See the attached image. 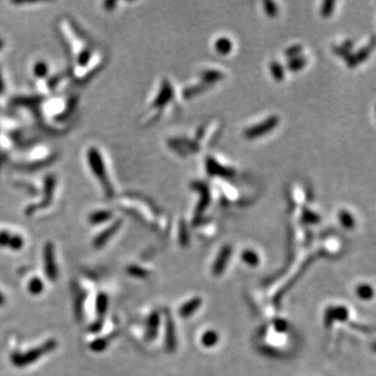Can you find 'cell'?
<instances>
[{"instance_id": "cell-4", "label": "cell", "mask_w": 376, "mask_h": 376, "mask_svg": "<svg viewBox=\"0 0 376 376\" xmlns=\"http://www.w3.org/2000/svg\"><path fill=\"white\" fill-rule=\"evenodd\" d=\"M278 123V117L277 116H272L271 118H268L261 122L260 124L255 125L253 128H250L246 131L245 135L248 138H255L258 136L263 135L264 133L271 131L274 127H276V124Z\"/></svg>"}, {"instance_id": "cell-20", "label": "cell", "mask_w": 376, "mask_h": 376, "mask_svg": "<svg viewBox=\"0 0 376 376\" xmlns=\"http://www.w3.org/2000/svg\"><path fill=\"white\" fill-rule=\"evenodd\" d=\"M32 71H33L35 77H37L38 79H43L48 74V66L45 62L39 61L35 64Z\"/></svg>"}, {"instance_id": "cell-15", "label": "cell", "mask_w": 376, "mask_h": 376, "mask_svg": "<svg viewBox=\"0 0 376 376\" xmlns=\"http://www.w3.org/2000/svg\"><path fill=\"white\" fill-rule=\"evenodd\" d=\"M108 309V297L105 294H99L96 299V312L98 315V321L102 322V317L107 313Z\"/></svg>"}, {"instance_id": "cell-2", "label": "cell", "mask_w": 376, "mask_h": 376, "mask_svg": "<svg viewBox=\"0 0 376 376\" xmlns=\"http://www.w3.org/2000/svg\"><path fill=\"white\" fill-rule=\"evenodd\" d=\"M58 346L56 339H48L43 345H40L33 349L28 350L23 353H14L12 355V363L15 367L22 368L28 366L35 362H37L40 357L46 355L47 353L55 350Z\"/></svg>"}, {"instance_id": "cell-18", "label": "cell", "mask_w": 376, "mask_h": 376, "mask_svg": "<svg viewBox=\"0 0 376 376\" xmlns=\"http://www.w3.org/2000/svg\"><path fill=\"white\" fill-rule=\"evenodd\" d=\"M338 221H339V223L343 225V227H345L346 229H353L354 226H355V221H354L353 217L346 210L339 211Z\"/></svg>"}, {"instance_id": "cell-21", "label": "cell", "mask_w": 376, "mask_h": 376, "mask_svg": "<svg viewBox=\"0 0 376 376\" xmlns=\"http://www.w3.org/2000/svg\"><path fill=\"white\" fill-rule=\"evenodd\" d=\"M44 285L43 282L39 278H33L28 283V291L32 295H39L43 292Z\"/></svg>"}, {"instance_id": "cell-28", "label": "cell", "mask_w": 376, "mask_h": 376, "mask_svg": "<svg viewBox=\"0 0 376 376\" xmlns=\"http://www.w3.org/2000/svg\"><path fill=\"white\" fill-rule=\"evenodd\" d=\"M275 329H277L278 331H285L286 329H288V323H286V321L284 320H276L275 322Z\"/></svg>"}, {"instance_id": "cell-23", "label": "cell", "mask_w": 376, "mask_h": 376, "mask_svg": "<svg viewBox=\"0 0 376 376\" xmlns=\"http://www.w3.org/2000/svg\"><path fill=\"white\" fill-rule=\"evenodd\" d=\"M90 58H91V51H90V49L85 48L84 50H82V51L79 53L78 57H77L78 65L81 66V67L86 66V65L88 64L89 60H90Z\"/></svg>"}, {"instance_id": "cell-10", "label": "cell", "mask_w": 376, "mask_h": 376, "mask_svg": "<svg viewBox=\"0 0 376 376\" xmlns=\"http://www.w3.org/2000/svg\"><path fill=\"white\" fill-rule=\"evenodd\" d=\"M172 96H173L172 86H170V84L168 82L165 81L163 83V85H162V88H161L160 93L155 98L153 106L154 107H161V106H163V105H165L166 102L169 101V99L172 98Z\"/></svg>"}, {"instance_id": "cell-26", "label": "cell", "mask_w": 376, "mask_h": 376, "mask_svg": "<svg viewBox=\"0 0 376 376\" xmlns=\"http://www.w3.org/2000/svg\"><path fill=\"white\" fill-rule=\"evenodd\" d=\"M271 71H272L273 77L276 80H281L283 78V69H282V66L279 63L273 62L271 64Z\"/></svg>"}, {"instance_id": "cell-24", "label": "cell", "mask_w": 376, "mask_h": 376, "mask_svg": "<svg viewBox=\"0 0 376 376\" xmlns=\"http://www.w3.org/2000/svg\"><path fill=\"white\" fill-rule=\"evenodd\" d=\"M128 273L131 276L139 277V278H146L149 275V273H148L147 270H145V268H142V267H139L137 265H131V266H129L128 267Z\"/></svg>"}, {"instance_id": "cell-7", "label": "cell", "mask_w": 376, "mask_h": 376, "mask_svg": "<svg viewBox=\"0 0 376 376\" xmlns=\"http://www.w3.org/2000/svg\"><path fill=\"white\" fill-rule=\"evenodd\" d=\"M121 226V221H116L114 224H112L110 227L105 229L101 233H99L95 238H94V247L95 248H101L104 247L107 243H108L109 240L113 237V235L116 233V232L119 230Z\"/></svg>"}, {"instance_id": "cell-3", "label": "cell", "mask_w": 376, "mask_h": 376, "mask_svg": "<svg viewBox=\"0 0 376 376\" xmlns=\"http://www.w3.org/2000/svg\"><path fill=\"white\" fill-rule=\"evenodd\" d=\"M44 266L45 274L49 280L55 281L58 278V267L55 260V248L51 243H47L44 247Z\"/></svg>"}, {"instance_id": "cell-30", "label": "cell", "mask_w": 376, "mask_h": 376, "mask_svg": "<svg viewBox=\"0 0 376 376\" xmlns=\"http://www.w3.org/2000/svg\"><path fill=\"white\" fill-rule=\"evenodd\" d=\"M334 3L332 2H327V3H324L323 7H322V13H323V15H329L330 12H331V6H333Z\"/></svg>"}, {"instance_id": "cell-34", "label": "cell", "mask_w": 376, "mask_h": 376, "mask_svg": "<svg viewBox=\"0 0 376 376\" xmlns=\"http://www.w3.org/2000/svg\"><path fill=\"white\" fill-rule=\"evenodd\" d=\"M4 45H5V41L2 38H0V49L4 47Z\"/></svg>"}, {"instance_id": "cell-13", "label": "cell", "mask_w": 376, "mask_h": 376, "mask_svg": "<svg viewBox=\"0 0 376 376\" xmlns=\"http://www.w3.org/2000/svg\"><path fill=\"white\" fill-rule=\"evenodd\" d=\"M113 216V213L109 210H97L93 213H91L90 216H89V223H91L93 225H97V224H101V223H105L107 221H109Z\"/></svg>"}, {"instance_id": "cell-25", "label": "cell", "mask_w": 376, "mask_h": 376, "mask_svg": "<svg viewBox=\"0 0 376 376\" xmlns=\"http://www.w3.org/2000/svg\"><path fill=\"white\" fill-rule=\"evenodd\" d=\"M305 63H306L305 58H293L289 62V65L288 66H289V69L290 70L296 71V70L301 69L304 65H305Z\"/></svg>"}, {"instance_id": "cell-29", "label": "cell", "mask_w": 376, "mask_h": 376, "mask_svg": "<svg viewBox=\"0 0 376 376\" xmlns=\"http://www.w3.org/2000/svg\"><path fill=\"white\" fill-rule=\"evenodd\" d=\"M264 8H265V12L268 14V15H274L276 12H277V7L275 6V4L274 3H271V2H268V3H264Z\"/></svg>"}, {"instance_id": "cell-33", "label": "cell", "mask_w": 376, "mask_h": 376, "mask_svg": "<svg viewBox=\"0 0 376 376\" xmlns=\"http://www.w3.org/2000/svg\"><path fill=\"white\" fill-rule=\"evenodd\" d=\"M4 302H5V297L3 296L2 293H0V305H3Z\"/></svg>"}, {"instance_id": "cell-22", "label": "cell", "mask_w": 376, "mask_h": 376, "mask_svg": "<svg viewBox=\"0 0 376 376\" xmlns=\"http://www.w3.org/2000/svg\"><path fill=\"white\" fill-rule=\"evenodd\" d=\"M109 342H110L109 337L97 338L90 344V349L93 350L94 352H101L104 349L107 348V346L109 345Z\"/></svg>"}, {"instance_id": "cell-14", "label": "cell", "mask_w": 376, "mask_h": 376, "mask_svg": "<svg viewBox=\"0 0 376 376\" xmlns=\"http://www.w3.org/2000/svg\"><path fill=\"white\" fill-rule=\"evenodd\" d=\"M219 333L217 331H214L212 329L210 330H207L203 333L202 337H201V342H202V345L207 347V348H211L213 346H216L219 342Z\"/></svg>"}, {"instance_id": "cell-27", "label": "cell", "mask_w": 376, "mask_h": 376, "mask_svg": "<svg viewBox=\"0 0 376 376\" xmlns=\"http://www.w3.org/2000/svg\"><path fill=\"white\" fill-rule=\"evenodd\" d=\"M203 78L206 81H208V82H210V81H216V80H219L220 78H222V74H220L219 71L208 70V71H206V73H204Z\"/></svg>"}, {"instance_id": "cell-32", "label": "cell", "mask_w": 376, "mask_h": 376, "mask_svg": "<svg viewBox=\"0 0 376 376\" xmlns=\"http://www.w3.org/2000/svg\"><path fill=\"white\" fill-rule=\"evenodd\" d=\"M4 90H5V82H4V79H3L2 71H0V94H3Z\"/></svg>"}, {"instance_id": "cell-17", "label": "cell", "mask_w": 376, "mask_h": 376, "mask_svg": "<svg viewBox=\"0 0 376 376\" xmlns=\"http://www.w3.org/2000/svg\"><path fill=\"white\" fill-rule=\"evenodd\" d=\"M242 259L251 266H255L259 263V256L253 250H245L242 253Z\"/></svg>"}, {"instance_id": "cell-19", "label": "cell", "mask_w": 376, "mask_h": 376, "mask_svg": "<svg viewBox=\"0 0 376 376\" xmlns=\"http://www.w3.org/2000/svg\"><path fill=\"white\" fill-rule=\"evenodd\" d=\"M356 295L363 300H369L373 297V289L369 284L359 285L356 289Z\"/></svg>"}, {"instance_id": "cell-9", "label": "cell", "mask_w": 376, "mask_h": 376, "mask_svg": "<svg viewBox=\"0 0 376 376\" xmlns=\"http://www.w3.org/2000/svg\"><path fill=\"white\" fill-rule=\"evenodd\" d=\"M165 341L166 347L172 352L177 347V336H176V328L174 325V322L170 316L166 317L165 322Z\"/></svg>"}, {"instance_id": "cell-31", "label": "cell", "mask_w": 376, "mask_h": 376, "mask_svg": "<svg viewBox=\"0 0 376 376\" xmlns=\"http://www.w3.org/2000/svg\"><path fill=\"white\" fill-rule=\"evenodd\" d=\"M300 48H301L300 46H294V47H291V48L288 49V51H286V53H288V55L291 56V57H292V56H295L296 53L299 51Z\"/></svg>"}, {"instance_id": "cell-8", "label": "cell", "mask_w": 376, "mask_h": 376, "mask_svg": "<svg viewBox=\"0 0 376 376\" xmlns=\"http://www.w3.org/2000/svg\"><path fill=\"white\" fill-rule=\"evenodd\" d=\"M231 251L232 250L229 246L224 247L220 251V254L218 255L216 261H214L213 267H212V271H213L214 275H220L224 272L225 267H226V265L229 261V258H230V255H231Z\"/></svg>"}, {"instance_id": "cell-12", "label": "cell", "mask_w": 376, "mask_h": 376, "mask_svg": "<svg viewBox=\"0 0 376 376\" xmlns=\"http://www.w3.org/2000/svg\"><path fill=\"white\" fill-rule=\"evenodd\" d=\"M160 325V316L157 312H154L148 319L147 322V337L153 339L156 337Z\"/></svg>"}, {"instance_id": "cell-5", "label": "cell", "mask_w": 376, "mask_h": 376, "mask_svg": "<svg viewBox=\"0 0 376 376\" xmlns=\"http://www.w3.org/2000/svg\"><path fill=\"white\" fill-rule=\"evenodd\" d=\"M24 245V241L20 235L12 234L11 232H0V247L10 248L12 250H20Z\"/></svg>"}, {"instance_id": "cell-1", "label": "cell", "mask_w": 376, "mask_h": 376, "mask_svg": "<svg viewBox=\"0 0 376 376\" xmlns=\"http://www.w3.org/2000/svg\"><path fill=\"white\" fill-rule=\"evenodd\" d=\"M87 159H88L89 166H90L92 173L94 174L97 180L101 183L105 193L108 196L113 195L114 189L111 185L110 180L108 179V175H107L106 165L102 160L101 154L98 152L96 148H89L87 152Z\"/></svg>"}, {"instance_id": "cell-6", "label": "cell", "mask_w": 376, "mask_h": 376, "mask_svg": "<svg viewBox=\"0 0 376 376\" xmlns=\"http://www.w3.org/2000/svg\"><path fill=\"white\" fill-rule=\"evenodd\" d=\"M349 316V312L344 306H332L325 313V324L329 327L332 322L335 321H346Z\"/></svg>"}, {"instance_id": "cell-11", "label": "cell", "mask_w": 376, "mask_h": 376, "mask_svg": "<svg viewBox=\"0 0 376 376\" xmlns=\"http://www.w3.org/2000/svg\"><path fill=\"white\" fill-rule=\"evenodd\" d=\"M202 305V299L201 298H193L189 300L188 302L184 303L183 305L180 307L179 314L182 318H187L194 314L200 306Z\"/></svg>"}, {"instance_id": "cell-16", "label": "cell", "mask_w": 376, "mask_h": 376, "mask_svg": "<svg viewBox=\"0 0 376 376\" xmlns=\"http://www.w3.org/2000/svg\"><path fill=\"white\" fill-rule=\"evenodd\" d=\"M232 46L233 45H232L231 40L226 37H221L216 41V43H214V47H216L217 51L222 53V55H227V53H229L232 49Z\"/></svg>"}]
</instances>
